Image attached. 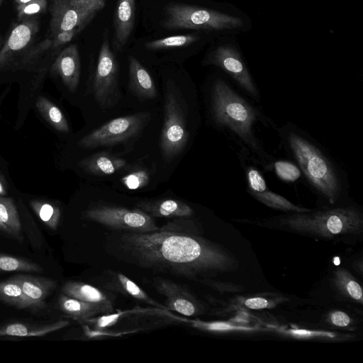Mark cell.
I'll use <instances>...</instances> for the list:
<instances>
[{"mask_svg": "<svg viewBox=\"0 0 363 363\" xmlns=\"http://www.w3.org/2000/svg\"><path fill=\"white\" fill-rule=\"evenodd\" d=\"M35 107L55 129L62 133L69 131V124L65 115L58 106L49 99L40 96L35 101Z\"/></svg>", "mask_w": 363, "mask_h": 363, "instance_id": "27", "label": "cell"}, {"mask_svg": "<svg viewBox=\"0 0 363 363\" xmlns=\"http://www.w3.org/2000/svg\"><path fill=\"white\" fill-rule=\"evenodd\" d=\"M78 164L88 173L108 175L123 169L126 161L107 152H98L80 160Z\"/></svg>", "mask_w": 363, "mask_h": 363, "instance_id": "23", "label": "cell"}, {"mask_svg": "<svg viewBox=\"0 0 363 363\" xmlns=\"http://www.w3.org/2000/svg\"><path fill=\"white\" fill-rule=\"evenodd\" d=\"M150 114L140 113L113 119L82 138V148L115 145L138 135L147 123Z\"/></svg>", "mask_w": 363, "mask_h": 363, "instance_id": "10", "label": "cell"}, {"mask_svg": "<svg viewBox=\"0 0 363 363\" xmlns=\"http://www.w3.org/2000/svg\"><path fill=\"white\" fill-rule=\"evenodd\" d=\"M330 323L337 327H347L350 324L349 315L342 311H334L330 314Z\"/></svg>", "mask_w": 363, "mask_h": 363, "instance_id": "37", "label": "cell"}, {"mask_svg": "<svg viewBox=\"0 0 363 363\" xmlns=\"http://www.w3.org/2000/svg\"><path fill=\"white\" fill-rule=\"evenodd\" d=\"M135 206L152 218H186L194 212L186 203L175 199L145 200Z\"/></svg>", "mask_w": 363, "mask_h": 363, "instance_id": "21", "label": "cell"}, {"mask_svg": "<svg viewBox=\"0 0 363 363\" xmlns=\"http://www.w3.org/2000/svg\"><path fill=\"white\" fill-rule=\"evenodd\" d=\"M277 174L283 180L294 182L299 178L301 172L294 164L286 161H278L274 164Z\"/></svg>", "mask_w": 363, "mask_h": 363, "instance_id": "35", "label": "cell"}, {"mask_svg": "<svg viewBox=\"0 0 363 363\" xmlns=\"http://www.w3.org/2000/svg\"><path fill=\"white\" fill-rule=\"evenodd\" d=\"M47 0H35L30 3L16 6L19 21L33 18L46 11Z\"/></svg>", "mask_w": 363, "mask_h": 363, "instance_id": "33", "label": "cell"}, {"mask_svg": "<svg viewBox=\"0 0 363 363\" xmlns=\"http://www.w3.org/2000/svg\"><path fill=\"white\" fill-rule=\"evenodd\" d=\"M136 12V0H116L110 43L117 55L127 51L134 38Z\"/></svg>", "mask_w": 363, "mask_h": 363, "instance_id": "13", "label": "cell"}, {"mask_svg": "<svg viewBox=\"0 0 363 363\" xmlns=\"http://www.w3.org/2000/svg\"><path fill=\"white\" fill-rule=\"evenodd\" d=\"M61 291L62 294L69 297L101 308L106 314L111 313L113 311V303L116 298L113 296L112 292H105L104 289H100L91 284L74 281L65 282Z\"/></svg>", "mask_w": 363, "mask_h": 363, "instance_id": "18", "label": "cell"}, {"mask_svg": "<svg viewBox=\"0 0 363 363\" xmlns=\"http://www.w3.org/2000/svg\"><path fill=\"white\" fill-rule=\"evenodd\" d=\"M203 65L215 66L226 72L246 92L258 96L257 87L245 63L237 36L224 35L213 40L208 46L201 61Z\"/></svg>", "mask_w": 363, "mask_h": 363, "instance_id": "7", "label": "cell"}, {"mask_svg": "<svg viewBox=\"0 0 363 363\" xmlns=\"http://www.w3.org/2000/svg\"><path fill=\"white\" fill-rule=\"evenodd\" d=\"M93 281L107 291L116 292L154 306L164 308L121 273L104 270Z\"/></svg>", "mask_w": 363, "mask_h": 363, "instance_id": "15", "label": "cell"}, {"mask_svg": "<svg viewBox=\"0 0 363 363\" xmlns=\"http://www.w3.org/2000/svg\"><path fill=\"white\" fill-rule=\"evenodd\" d=\"M140 18L150 34L202 31L216 38L251 30V18L239 7L212 0H140Z\"/></svg>", "mask_w": 363, "mask_h": 363, "instance_id": "2", "label": "cell"}, {"mask_svg": "<svg viewBox=\"0 0 363 363\" xmlns=\"http://www.w3.org/2000/svg\"><path fill=\"white\" fill-rule=\"evenodd\" d=\"M0 233L2 235H6V236H10L9 231L1 223H0Z\"/></svg>", "mask_w": 363, "mask_h": 363, "instance_id": "42", "label": "cell"}, {"mask_svg": "<svg viewBox=\"0 0 363 363\" xmlns=\"http://www.w3.org/2000/svg\"><path fill=\"white\" fill-rule=\"evenodd\" d=\"M104 249L121 262L197 281L237 264L231 254L201 237L194 222L184 218L150 232L113 230L106 235Z\"/></svg>", "mask_w": 363, "mask_h": 363, "instance_id": "1", "label": "cell"}, {"mask_svg": "<svg viewBox=\"0 0 363 363\" xmlns=\"http://www.w3.org/2000/svg\"><path fill=\"white\" fill-rule=\"evenodd\" d=\"M247 177L251 192H263L266 191V182L256 169L250 167L247 171Z\"/></svg>", "mask_w": 363, "mask_h": 363, "instance_id": "36", "label": "cell"}, {"mask_svg": "<svg viewBox=\"0 0 363 363\" xmlns=\"http://www.w3.org/2000/svg\"><path fill=\"white\" fill-rule=\"evenodd\" d=\"M149 180L150 177L146 171L138 170L123 177L121 182L127 189L135 190L146 186Z\"/></svg>", "mask_w": 363, "mask_h": 363, "instance_id": "34", "label": "cell"}, {"mask_svg": "<svg viewBox=\"0 0 363 363\" xmlns=\"http://www.w3.org/2000/svg\"><path fill=\"white\" fill-rule=\"evenodd\" d=\"M7 194V188H6V182L3 177V176L0 174V195L6 196Z\"/></svg>", "mask_w": 363, "mask_h": 363, "instance_id": "40", "label": "cell"}, {"mask_svg": "<svg viewBox=\"0 0 363 363\" xmlns=\"http://www.w3.org/2000/svg\"><path fill=\"white\" fill-rule=\"evenodd\" d=\"M83 217L117 231L146 233L160 228L152 217L137 208L96 205L86 210Z\"/></svg>", "mask_w": 363, "mask_h": 363, "instance_id": "9", "label": "cell"}, {"mask_svg": "<svg viewBox=\"0 0 363 363\" xmlns=\"http://www.w3.org/2000/svg\"><path fill=\"white\" fill-rule=\"evenodd\" d=\"M60 310L79 322H86L98 314H106L101 308L77 298L60 294L57 301Z\"/></svg>", "mask_w": 363, "mask_h": 363, "instance_id": "24", "label": "cell"}, {"mask_svg": "<svg viewBox=\"0 0 363 363\" xmlns=\"http://www.w3.org/2000/svg\"><path fill=\"white\" fill-rule=\"evenodd\" d=\"M39 21L35 18L21 21L11 30L0 48V69L5 68L27 49L39 30Z\"/></svg>", "mask_w": 363, "mask_h": 363, "instance_id": "14", "label": "cell"}, {"mask_svg": "<svg viewBox=\"0 0 363 363\" xmlns=\"http://www.w3.org/2000/svg\"><path fill=\"white\" fill-rule=\"evenodd\" d=\"M152 284L164 298L167 308L185 316H195L203 311L201 302L184 286L162 277H154Z\"/></svg>", "mask_w": 363, "mask_h": 363, "instance_id": "12", "label": "cell"}, {"mask_svg": "<svg viewBox=\"0 0 363 363\" xmlns=\"http://www.w3.org/2000/svg\"><path fill=\"white\" fill-rule=\"evenodd\" d=\"M250 193L257 200L273 208L282 211H291L296 213H304L311 211L309 209L300 208L297 206H295L283 196L267 190L263 192L250 191Z\"/></svg>", "mask_w": 363, "mask_h": 363, "instance_id": "31", "label": "cell"}, {"mask_svg": "<svg viewBox=\"0 0 363 363\" xmlns=\"http://www.w3.org/2000/svg\"><path fill=\"white\" fill-rule=\"evenodd\" d=\"M32 209L38 218L50 229L56 230L59 225L61 211L56 205L43 200H32Z\"/></svg>", "mask_w": 363, "mask_h": 363, "instance_id": "29", "label": "cell"}, {"mask_svg": "<svg viewBox=\"0 0 363 363\" xmlns=\"http://www.w3.org/2000/svg\"><path fill=\"white\" fill-rule=\"evenodd\" d=\"M269 303L267 300L256 297L248 298L245 301V306L252 309H261L268 307Z\"/></svg>", "mask_w": 363, "mask_h": 363, "instance_id": "38", "label": "cell"}, {"mask_svg": "<svg viewBox=\"0 0 363 363\" xmlns=\"http://www.w3.org/2000/svg\"><path fill=\"white\" fill-rule=\"evenodd\" d=\"M3 1H4V0H0V6H1V4H2Z\"/></svg>", "mask_w": 363, "mask_h": 363, "instance_id": "44", "label": "cell"}, {"mask_svg": "<svg viewBox=\"0 0 363 363\" xmlns=\"http://www.w3.org/2000/svg\"><path fill=\"white\" fill-rule=\"evenodd\" d=\"M212 107L217 123L227 127L255 152L260 149L252 132L257 113L222 79H217L212 89Z\"/></svg>", "mask_w": 363, "mask_h": 363, "instance_id": "4", "label": "cell"}, {"mask_svg": "<svg viewBox=\"0 0 363 363\" xmlns=\"http://www.w3.org/2000/svg\"><path fill=\"white\" fill-rule=\"evenodd\" d=\"M11 278L19 284L33 311L46 307L45 298L57 286L56 281L49 277L17 274Z\"/></svg>", "mask_w": 363, "mask_h": 363, "instance_id": "19", "label": "cell"}, {"mask_svg": "<svg viewBox=\"0 0 363 363\" xmlns=\"http://www.w3.org/2000/svg\"><path fill=\"white\" fill-rule=\"evenodd\" d=\"M119 314H106L99 318L96 321L98 328H104L113 324L118 320Z\"/></svg>", "mask_w": 363, "mask_h": 363, "instance_id": "39", "label": "cell"}, {"mask_svg": "<svg viewBox=\"0 0 363 363\" xmlns=\"http://www.w3.org/2000/svg\"><path fill=\"white\" fill-rule=\"evenodd\" d=\"M33 1H35V0H14V3L16 6H19L30 3Z\"/></svg>", "mask_w": 363, "mask_h": 363, "instance_id": "41", "label": "cell"}, {"mask_svg": "<svg viewBox=\"0 0 363 363\" xmlns=\"http://www.w3.org/2000/svg\"><path fill=\"white\" fill-rule=\"evenodd\" d=\"M62 3L86 13L94 18L107 5L109 0H52Z\"/></svg>", "mask_w": 363, "mask_h": 363, "instance_id": "32", "label": "cell"}, {"mask_svg": "<svg viewBox=\"0 0 363 363\" xmlns=\"http://www.w3.org/2000/svg\"><path fill=\"white\" fill-rule=\"evenodd\" d=\"M0 223L6 228L11 238L23 241L22 226L13 200L11 197L1 195Z\"/></svg>", "mask_w": 363, "mask_h": 363, "instance_id": "25", "label": "cell"}, {"mask_svg": "<svg viewBox=\"0 0 363 363\" xmlns=\"http://www.w3.org/2000/svg\"><path fill=\"white\" fill-rule=\"evenodd\" d=\"M80 69L78 46L75 43H72L65 46L58 53L50 72L59 76L71 92H74L79 85Z\"/></svg>", "mask_w": 363, "mask_h": 363, "instance_id": "16", "label": "cell"}, {"mask_svg": "<svg viewBox=\"0 0 363 363\" xmlns=\"http://www.w3.org/2000/svg\"><path fill=\"white\" fill-rule=\"evenodd\" d=\"M127 60L130 89L140 99L155 98L157 94L155 82L143 62L130 52Z\"/></svg>", "mask_w": 363, "mask_h": 363, "instance_id": "20", "label": "cell"}, {"mask_svg": "<svg viewBox=\"0 0 363 363\" xmlns=\"http://www.w3.org/2000/svg\"><path fill=\"white\" fill-rule=\"evenodd\" d=\"M333 284L343 297L362 304V289L348 271L338 268L333 274Z\"/></svg>", "mask_w": 363, "mask_h": 363, "instance_id": "26", "label": "cell"}, {"mask_svg": "<svg viewBox=\"0 0 363 363\" xmlns=\"http://www.w3.org/2000/svg\"><path fill=\"white\" fill-rule=\"evenodd\" d=\"M280 223L299 233L321 238L337 235L358 234L362 230V216L354 207L295 213L280 218Z\"/></svg>", "mask_w": 363, "mask_h": 363, "instance_id": "5", "label": "cell"}, {"mask_svg": "<svg viewBox=\"0 0 363 363\" xmlns=\"http://www.w3.org/2000/svg\"><path fill=\"white\" fill-rule=\"evenodd\" d=\"M216 37L202 31L150 34L134 38L127 51L140 62H176L196 55Z\"/></svg>", "mask_w": 363, "mask_h": 363, "instance_id": "3", "label": "cell"}, {"mask_svg": "<svg viewBox=\"0 0 363 363\" xmlns=\"http://www.w3.org/2000/svg\"><path fill=\"white\" fill-rule=\"evenodd\" d=\"M93 19L92 16L77 8L52 1L50 35L77 28L83 30Z\"/></svg>", "mask_w": 363, "mask_h": 363, "instance_id": "17", "label": "cell"}, {"mask_svg": "<svg viewBox=\"0 0 363 363\" xmlns=\"http://www.w3.org/2000/svg\"><path fill=\"white\" fill-rule=\"evenodd\" d=\"M43 267L31 260L0 253V273L41 272Z\"/></svg>", "mask_w": 363, "mask_h": 363, "instance_id": "30", "label": "cell"}, {"mask_svg": "<svg viewBox=\"0 0 363 363\" xmlns=\"http://www.w3.org/2000/svg\"><path fill=\"white\" fill-rule=\"evenodd\" d=\"M187 140L188 133L181 106L174 93H167L164 125L160 139V147L164 157L171 160L179 155Z\"/></svg>", "mask_w": 363, "mask_h": 363, "instance_id": "11", "label": "cell"}, {"mask_svg": "<svg viewBox=\"0 0 363 363\" xmlns=\"http://www.w3.org/2000/svg\"><path fill=\"white\" fill-rule=\"evenodd\" d=\"M110 31L102 33L94 73L93 91L96 101L102 108L111 106L118 94V61L111 48Z\"/></svg>", "mask_w": 363, "mask_h": 363, "instance_id": "8", "label": "cell"}, {"mask_svg": "<svg viewBox=\"0 0 363 363\" xmlns=\"http://www.w3.org/2000/svg\"><path fill=\"white\" fill-rule=\"evenodd\" d=\"M69 324L67 320L48 323L12 322L0 325V337H30L45 336Z\"/></svg>", "mask_w": 363, "mask_h": 363, "instance_id": "22", "label": "cell"}, {"mask_svg": "<svg viewBox=\"0 0 363 363\" xmlns=\"http://www.w3.org/2000/svg\"><path fill=\"white\" fill-rule=\"evenodd\" d=\"M2 45H3V44H2V39H1V38L0 37V48H1Z\"/></svg>", "mask_w": 363, "mask_h": 363, "instance_id": "43", "label": "cell"}, {"mask_svg": "<svg viewBox=\"0 0 363 363\" xmlns=\"http://www.w3.org/2000/svg\"><path fill=\"white\" fill-rule=\"evenodd\" d=\"M0 301L18 309L33 310L21 286L11 278L0 281Z\"/></svg>", "mask_w": 363, "mask_h": 363, "instance_id": "28", "label": "cell"}, {"mask_svg": "<svg viewBox=\"0 0 363 363\" xmlns=\"http://www.w3.org/2000/svg\"><path fill=\"white\" fill-rule=\"evenodd\" d=\"M288 145L308 181L331 203L337 199L340 183L329 160L310 141L296 133L287 136Z\"/></svg>", "mask_w": 363, "mask_h": 363, "instance_id": "6", "label": "cell"}]
</instances>
